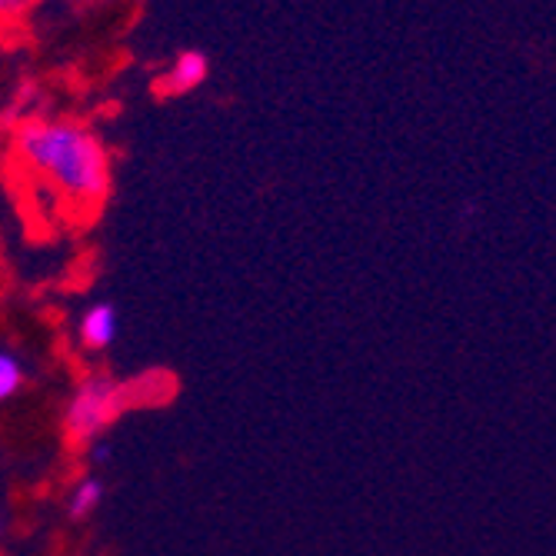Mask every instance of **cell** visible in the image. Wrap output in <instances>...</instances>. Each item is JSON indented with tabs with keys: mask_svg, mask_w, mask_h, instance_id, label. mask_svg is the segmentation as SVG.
Here are the masks:
<instances>
[{
	"mask_svg": "<svg viewBox=\"0 0 556 556\" xmlns=\"http://www.w3.org/2000/svg\"><path fill=\"white\" fill-rule=\"evenodd\" d=\"M37 0H0V21H17L24 17Z\"/></svg>",
	"mask_w": 556,
	"mask_h": 556,
	"instance_id": "52a82bcc",
	"label": "cell"
},
{
	"mask_svg": "<svg viewBox=\"0 0 556 556\" xmlns=\"http://www.w3.org/2000/svg\"><path fill=\"white\" fill-rule=\"evenodd\" d=\"M77 333H80V343L87 350H108V346H114V340L121 333L117 307H114V303H104V300L90 303V307L84 311V317H80Z\"/></svg>",
	"mask_w": 556,
	"mask_h": 556,
	"instance_id": "277c9868",
	"label": "cell"
},
{
	"mask_svg": "<svg viewBox=\"0 0 556 556\" xmlns=\"http://www.w3.org/2000/svg\"><path fill=\"white\" fill-rule=\"evenodd\" d=\"M104 496H108L104 480H97V477H80L77 486H74L71 496H67V517H71V520H87L90 514L100 510V503H104Z\"/></svg>",
	"mask_w": 556,
	"mask_h": 556,
	"instance_id": "5b68a950",
	"label": "cell"
},
{
	"mask_svg": "<svg viewBox=\"0 0 556 556\" xmlns=\"http://www.w3.org/2000/svg\"><path fill=\"white\" fill-rule=\"evenodd\" d=\"M124 410H127L124 383L111 377H87L67 400L64 437L71 443H93L97 437H104L111 430V424Z\"/></svg>",
	"mask_w": 556,
	"mask_h": 556,
	"instance_id": "7a4b0ae2",
	"label": "cell"
},
{
	"mask_svg": "<svg viewBox=\"0 0 556 556\" xmlns=\"http://www.w3.org/2000/svg\"><path fill=\"white\" fill-rule=\"evenodd\" d=\"M211 77V61L200 54V50H180V54L174 58V64L167 67V74H161V84L157 90L161 93H190L197 90L200 84H204Z\"/></svg>",
	"mask_w": 556,
	"mask_h": 556,
	"instance_id": "3957f363",
	"label": "cell"
},
{
	"mask_svg": "<svg viewBox=\"0 0 556 556\" xmlns=\"http://www.w3.org/2000/svg\"><path fill=\"white\" fill-rule=\"evenodd\" d=\"M21 387H24V364L14 357V353L0 350V403L11 400Z\"/></svg>",
	"mask_w": 556,
	"mask_h": 556,
	"instance_id": "8992f818",
	"label": "cell"
},
{
	"mask_svg": "<svg viewBox=\"0 0 556 556\" xmlns=\"http://www.w3.org/2000/svg\"><path fill=\"white\" fill-rule=\"evenodd\" d=\"M17 157L80 207L104 204L111 193V157L104 143L74 121H24Z\"/></svg>",
	"mask_w": 556,
	"mask_h": 556,
	"instance_id": "6da1fadb",
	"label": "cell"
},
{
	"mask_svg": "<svg viewBox=\"0 0 556 556\" xmlns=\"http://www.w3.org/2000/svg\"><path fill=\"white\" fill-rule=\"evenodd\" d=\"M71 4H90V0H71Z\"/></svg>",
	"mask_w": 556,
	"mask_h": 556,
	"instance_id": "ba28073f",
	"label": "cell"
}]
</instances>
